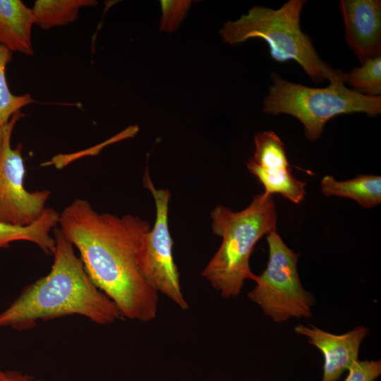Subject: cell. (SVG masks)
I'll use <instances>...</instances> for the list:
<instances>
[{
    "label": "cell",
    "mask_w": 381,
    "mask_h": 381,
    "mask_svg": "<svg viewBox=\"0 0 381 381\" xmlns=\"http://www.w3.org/2000/svg\"><path fill=\"white\" fill-rule=\"evenodd\" d=\"M97 4L95 0H37L32 8L34 23L43 30L66 25L77 20L80 8Z\"/></svg>",
    "instance_id": "14"
},
{
    "label": "cell",
    "mask_w": 381,
    "mask_h": 381,
    "mask_svg": "<svg viewBox=\"0 0 381 381\" xmlns=\"http://www.w3.org/2000/svg\"><path fill=\"white\" fill-rule=\"evenodd\" d=\"M23 116L18 111L3 126L0 150V222L21 226L30 225L42 217L51 195L49 190L30 192L24 187L23 145L12 148L11 144L15 125Z\"/></svg>",
    "instance_id": "8"
},
{
    "label": "cell",
    "mask_w": 381,
    "mask_h": 381,
    "mask_svg": "<svg viewBox=\"0 0 381 381\" xmlns=\"http://www.w3.org/2000/svg\"><path fill=\"white\" fill-rule=\"evenodd\" d=\"M270 76L273 84L264 99L263 111L296 118L310 141L319 139L326 123L339 114L365 113L375 116L381 113L380 96H365L347 88L343 77L318 88L286 80L275 72Z\"/></svg>",
    "instance_id": "5"
},
{
    "label": "cell",
    "mask_w": 381,
    "mask_h": 381,
    "mask_svg": "<svg viewBox=\"0 0 381 381\" xmlns=\"http://www.w3.org/2000/svg\"><path fill=\"white\" fill-rule=\"evenodd\" d=\"M7 375L6 372H4L0 370V381H6Z\"/></svg>",
    "instance_id": "22"
},
{
    "label": "cell",
    "mask_w": 381,
    "mask_h": 381,
    "mask_svg": "<svg viewBox=\"0 0 381 381\" xmlns=\"http://www.w3.org/2000/svg\"><path fill=\"white\" fill-rule=\"evenodd\" d=\"M212 230L222 243L202 275L224 298L236 297L246 279L254 280L250 258L257 242L277 231V214L272 195H256L243 210L219 205L210 213Z\"/></svg>",
    "instance_id": "3"
},
{
    "label": "cell",
    "mask_w": 381,
    "mask_h": 381,
    "mask_svg": "<svg viewBox=\"0 0 381 381\" xmlns=\"http://www.w3.org/2000/svg\"><path fill=\"white\" fill-rule=\"evenodd\" d=\"M269 258L260 275H255L256 286L248 298L258 304L275 322L291 318H310L314 298L302 286L294 253L283 241L277 231L267 235Z\"/></svg>",
    "instance_id": "6"
},
{
    "label": "cell",
    "mask_w": 381,
    "mask_h": 381,
    "mask_svg": "<svg viewBox=\"0 0 381 381\" xmlns=\"http://www.w3.org/2000/svg\"><path fill=\"white\" fill-rule=\"evenodd\" d=\"M143 184L154 198L156 217L154 225L145 236L139 255L140 272L147 284L157 293L168 297L181 310H186V301L180 284V274L173 255L174 241L169 227V189H157L147 169Z\"/></svg>",
    "instance_id": "7"
},
{
    "label": "cell",
    "mask_w": 381,
    "mask_h": 381,
    "mask_svg": "<svg viewBox=\"0 0 381 381\" xmlns=\"http://www.w3.org/2000/svg\"><path fill=\"white\" fill-rule=\"evenodd\" d=\"M54 262L49 272L27 286L0 313V327L30 329L38 321L78 315L99 325L114 322L123 316L116 304L92 282L59 229Z\"/></svg>",
    "instance_id": "2"
},
{
    "label": "cell",
    "mask_w": 381,
    "mask_h": 381,
    "mask_svg": "<svg viewBox=\"0 0 381 381\" xmlns=\"http://www.w3.org/2000/svg\"><path fill=\"white\" fill-rule=\"evenodd\" d=\"M344 83L363 95L379 97L381 95V56L367 59L361 67H354L343 73Z\"/></svg>",
    "instance_id": "17"
},
{
    "label": "cell",
    "mask_w": 381,
    "mask_h": 381,
    "mask_svg": "<svg viewBox=\"0 0 381 381\" xmlns=\"http://www.w3.org/2000/svg\"><path fill=\"white\" fill-rule=\"evenodd\" d=\"M320 186L324 195L351 198L363 208H372L381 202L380 176L361 174L352 179L337 181L326 175Z\"/></svg>",
    "instance_id": "13"
},
{
    "label": "cell",
    "mask_w": 381,
    "mask_h": 381,
    "mask_svg": "<svg viewBox=\"0 0 381 381\" xmlns=\"http://www.w3.org/2000/svg\"><path fill=\"white\" fill-rule=\"evenodd\" d=\"M59 229L80 253L94 284L118 307L123 317L147 322L157 313L158 295L146 282L139 255L148 222L126 214L99 213L75 199L59 217Z\"/></svg>",
    "instance_id": "1"
},
{
    "label": "cell",
    "mask_w": 381,
    "mask_h": 381,
    "mask_svg": "<svg viewBox=\"0 0 381 381\" xmlns=\"http://www.w3.org/2000/svg\"><path fill=\"white\" fill-rule=\"evenodd\" d=\"M306 2L289 0L278 9L253 6L239 19L226 22L219 34L224 42L234 45L250 38L265 40L274 60L296 61L315 83L339 79L344 72L321 59L312 40L301 28L300 16Z\"/></svg>",
    "instance_id": "4"
},
{
    "label": "cell",
    "mask_w": 381,
    "mask_h": 381,
    "mask_svg": "<svg viewBox=\"0 0 381 381\" xmlns=\"http://www.w3.org/2000/svg\"><path fill=\"white\" fill-rule=\"evenodd\" d=\"M247 168L262 183L265 193H279L295 204H299L304 198L306 183L297 179L291 169L265 170L253 166Z\"/></svg>",
    "instance_id": "15"
},
{
    "label": "cell",
    "mask_w": 381,
    "mask_h": 381,
    "mask_svg": "<svg viewBox=\"0 0 381 381\" xmlns=\"http://www.w3.org/2000/svg\"><path fill=\"white\" fill-rule=\"evenodd\" d=\"M60 213L47 208L42 217L30 225L21 226L0 222V249L14 241H26L37 245L46 255H53L56 240L51 236L59 224Z\"/></svg>",
    "instance_id": "12"
},
{
    "label": "cell",
    "mask_w": 381,
    "mask_h": 381,
    "mask_svg": "<svg viewBox=\"0 0 381 381\" xmlns=\"http://www.w3.org/2000/svg\"><path fill=\"white\" fill-rule=\"evenodd\" d=\"M32 8L20 0H0V45L11 52L34 53L31 35Z\"/></svg>",
    "instance_id": "11"
},
{
    "label": "cell",
    "mask_w": 381,
    "mask_h": 381,
    "mask_svg": "<svg viewBox=\"0 0 381 381\" xmlns=\"http://www.w3.org/2000/svg\"><path fill=\"white\" fill-rule=\"evenodd\" d=\"M296 333L305 336L309 342L317 347L324 357L323 374L321 381H337L350 365L358 359L361 344L368 329L356 327L340 335L325 332L312 326L298 325Z\"/></svg>",
    "instance_id": "10"
},
{
    "label": "cell",
    "mask_w": 381,
    "mask_h": 381,
    "mask_svg": "<svg viewBox=\"0 0 381 381\" xmlns=\"http://www.w3.org/2000/svg\"><path fill=\"white\" fill-rule=\"evenodd\" d=\"M12 60V52L0 45V126L7 123L20 109L35 103L30 94L15 95L9 90L6 78V65Z\"/></svg>",
    "instance_id": "18"
},
{
    "label": "cell",
    "mask_w": 381,
    "mask_h": 381,
    "mask_svg": "<svg viewBox=\"0 0 381 381\" xmlns=\"http://www.w3.org/2000/svg\"><path fill=\"white\" fill-rule=\"evenodd\" d=\"M3 135H4L3 126H0V150H1L2 141H3Z\"/></svg>",
    "instance_id": "23"
},
{
    "label": "cell",
    "mask_w": 381,
    "mask_h": 381,
    "mask_svg": "<svg viewBox=\"0 0 381 381\" xmlns=\"http://www.w3.org/2000/svg\"><path fill=\"white\" fill-rule=\"evenodd\" d=\"M344 381H374L381 374V361L355 360Z\"/></svg>",
    "instance_id": "20"
},
{
    "label": "cell",
    "mask_w": 381,
    "mask_h": 381,
    "mask_svg": "<svg viewBox=\"0 0 381 381\" xmlns=\"http://www.w3.org/2000/svg\"><path fill=\"white\" fill-rule=\"evenodd\" d=\"M162 18L159 30L173 32L185 18L191 4L190 1H161Z\"/></svg>",
    "instance_id": "19"
},
{
    "label": "cell",
    "mask_w": 381,
    "mask_h": 381,
    "mask_svg": "<svg viewBox=\"0 0 381 381\" xmlns=\"http://www.w3.org/2000/svg\"><path fill=\"white\" fill-rule=\"evenodd\" d=\"M339 7L346 42L360 62L381 56V1L341 0Z\"/></svg>",
    "instance_id": "9"
},
{
    "label": "cell",
    "mask_w": 381,
    "mask_h": 381,
    "mask_svg": "<svg viewBox=\"0 0 381 381\" xmlns=\"http://www.w3.org/2000/svg\"><path fill=\"white\" fill-rule=\"evenodd\" d=\"M255 150L246 165L266 170L291 169L284 144L273 131L258 132L254 135Z\"/></svg>",
    "instance_id": "16"
},
{
    "label": "cell",
    "mask_w": 381,
    "mask_h": 381,
    "mask_svg": "<svg viewBox=\"0 0 381 381\" xmlns=\"http://www.w3.org/2000/svg\"><path fill=\"white\" fill-rule=\"evenodd\" d=\"M6 381H41L34 379L32 376L17 371H7Z\"/></svg>",
    "instance_id": "21"
}]
</instances>
